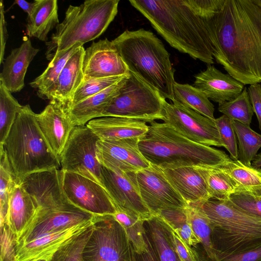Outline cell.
Here are the masks:
<instances>
[{"label": "cell", "instance_id": "1", "mask_svg": "<svg viewBox=\"0 0 261 261\" xmlns=\"http://www.w3.org/2000/svg\"><path fill=\"white\" fill-rule=\"evenodd\" d=\"M193 9L203 21L216 61L244 85L261 83L259 0H225L218 11Z\"/></svg>", "mask_w": 261, "mask_h": 261}, {"label": "cell", "instance_id": "2", "mask_svg": "<svg viewBox=\"0 0 261 261\" xmlns=\"http://www.w3.org/2000/svg\"><path fill=\"white\" fill-rule=\"evenodd\" d=\"M172 47L207 65L214 58L207 32L187 0H129Z\"/></svg>", "mask_w": 261, "mask_h": 261}, {"label": "cell", "instance_id": "3", "mask_svg": "<svg viewBox=\"0 0 261 261\" xmlns=\"http://www.w3.org/2000/svg\"><path fill=\"white\" fill-rule=\"evenodd\" d=\"M138 147L151 165L162 169L215 167L230 159L223 150L193 142L165 123H150Z\"/></svg>", "mask_w": 261, "mask_h": 261}, {"label": "cell", "instance_id": "4", "mask_svg": "<svg viewBox=\"0 0 261 261\" xmlns=\"http://www.w3.org/2000/svg\"><path fill=\"white\" fill-rule=\"evenodd\" d=\"M129 71L157 90L164 98L174 100L175 70L163 43L152 32L125 30L112 40Z\"/></svg>", "mask_w": 261, "mask_h": 261}, {"label": "cell", "instance_id": "5", "mask_svg": "<svg viewBox=\"0 0 261 261\" xmlns=\"http://www.w3.org/2000/svg\"><path fill=\"white\" fill-rule=\"evenodd\" d=\"M190 204L198 207L210 219L219 260L261 247L260 217L242 210L229 200L210 199Z\"/></svg>", "mask_w": 261, "mask_h": 261}, {"label": "cell", "instance_id": "6", "mask_svg": "<svg viewBox=\"0 0 261 261\" xmlns=\"http://www.w3.org/2000/svg\"><path fill=\"white\" fill-rule=\"evenodd\" d=\"M3 147L17 181L34 173L61 169L29 105L22 106Z\"/></svg>", "mask_w": 261, "mask_h": 261}, {"label": "cell", "instance_id": "7", "mask_svg": "<svg viewBox=\"0 0 261 261\" xmlns=\"http://www.w3.org/2000/svg\"><path fill=\"white\" fill-rule=\"evenodd\" d=\"M119 3V0H87L79 6L69 5L63 21L45 43L46 59L50 61L54 56L99 37L116 16Z\"/></svg>", "mask_w": 261, "mask_h": 261}, {"label": "cell", "instance_id": "8", "mask_svg": "<svg viewBox=\"0 0 261 261\" xmlns=\"http://www.w3.org/2000/svg\"><path fill=\"white\" fill-rule=\"evenodd\" d=\"M164 99L157 90L129 71L119 93L105 108L101 117H123L149 123L163 120Z\"/></svg>", "mask_w": 261, "mask_h": 261}, {"label": "cell", "instance_id": "9", "mask_svg": "<svg viewBox=\"0 0 261 261\" xmlns=\"http://www.w3.org/2000/svg\"><path fill=\"white\" fill-rule=\"evenodd\" d=\"M83 258L84 261H135V252L113 215H95Z\"/></svg>", "mask_w": 261, "mask_h": 261}, {"label": "cell", "instance_id": "10", "mask_svg": "<svg viewBox=\"0 0 261 261\" xmlns=\"http://www.w3.org/2000/svg\"><path fill=\"white\" fill-rule=\"evenodd\" d=\"M99 140L87 125L75 126L59 158L61 169L80 174L103 187L102 165L96 152Z\"/></svg>", "mask_w": 261, "mask_h": 261}, {"label": "cell", "instance_id": "11", "mask_svg": "<svg viewBox=\"0 0 261 261\" xmlns=\"http://www.w3.org/2000/svg\"><path fill=\"white\" fill-rule=\"evenodd\" d=\"M163 100L164 123L189 140L208 146L223 147L215 120L203 116L176 100Z\"/></svg>", "mask_w": 261, "mask_h": 261}, {"label": "cell", "instance_id": "12", "mask_svg": "<svg viewBox=\"0 0 261 261\" xmlns=\"http://www.w3.org/2000/svg\"><path fill=\"white\" fill-rule=\"evenodd\" d=\"M94 216L71 202L54 207H37L34 216L20 234L17 248L38 238L90 221Z\"/></svg>", "mask_w": 261, "mask_h": 261}, {"label": "cell", "instance_id": "13", "mask_svg": "<svg viewBox=\"0 0 261 261\" xmlns=\"http://www.w3.org/2000/svg\"><path fill=\"white\" fill-rule=\"evenodd\" d=\"M136 176L141 197L153 216L164 210L185 209L188 205L162 169L150 164L137 172Z\"/></svg>", "mask_w": 261, "mask_h": 261}, {"label": "cell", "instance_id": "14", "mask_svg": "<svg viewBox=\"0 0 261 261\" xmlns=\"http://www.w3.org/2000/svg\"><path fill=\"white\" fill-rule=\"evenodd\" d=\"M63 186L68 200L81 210L94 215H113L116 213L110 196L98 183L80 174L64 171Z\"/></svg>", "mask_w": 261, "mask_h": 261}, {"label": "cell", "instance_id": "15", "mask_svg": "<svg viewBox=\"0 0 261 261\" xmlns=\"http://www.w3.org/2000/svg\"><path fill=\"white\" fill-rule=\"evenodd\" d=\"M101 175L103 187L116 210L132 212L145 222L153 216L141 197L136 172L116 173L102 166Z\"/></svg>", "mask_w": 261, "mask_h": 261}, {"label": "cell", "instance_id": "16", "mask_svg": "<svg viewBox=\"0 0 261 261\" xmlns=\"http://www.w3.org/2000/svg\"><path fill=\"white\" fill-rule=\"evenodd\" d=\"M140 139L115 141L99 139L96 151L98 161L102 166L116 173L137 172L148 167L150 163L138 147Z\"/></svg>", "mask_w": 261, "mask_h": 261}, {"label": "cell", "instance_id": "17", "mask_svg": "<svg viewBox=\"0 0 261 261\" xmlns=\"http://www.w3.org/2000/svg\"><path fill=\"white\" fill-rule=\"evenodd\" d=\"M83 71L85 80L129 74L113 43L107 38L93 42L85 49Z\"/></svg>", "mask_w": 261, "mask_h": 261}, {"label": "cell", "instance_id": "18", "mask_svg": "<svg viewBox=\"0 0 261 261\" xmlns=\"http://www.w3.org/2000/svg\"><path fill=\"white\" fill-rule=\"evenodd\" d=\"M38 126L53 152L59 159L75 126L66 109L50 101L40 113L36 114Z\"/></svg>", "mask_w": 261, "mask_h": 261}, {"label": "cell", "instance_id": "19", "mask_svg": "<svg viewBox=\"0 0 261 261\" xmlns=\"http://www.w3.org/2000/svg\"><path fill=\"white\" fill-rule=\"evenodd\" d=\"M92 223L93 219L26 243L17 248L15 261L48 260L61 246Z\"/></svg>", "mask_w": 261, "mask_h": 261}, {"label": "cell", "instance_id": "20", "mask_svg": "<svg viewBox=\"0 0 261 261\" xmlns=\"http://www.w3.org/2000/svg\"><path fill=\"white\" fill-rule=\"evenodd\" d=\"M193 86L203 91L218 104L231 101L240 95L244 85L229 74L224 73L214 66L208 64L206 69L195 76Z\"/></svg>", "mask_w": 261, "mask_h": 261}, {"label": "cell", "instance_id": "21", "mask_svg": "<svg viewBox=\"0 0 261 261\" xmlns=\"http://www.w3.org/2000/svg\"><path fill=\"white\" fill-rule=\"evenodd\" d=\"M39 51L27 39L20 46L11 50L3 62L0 82L11 93L20 91L24 86V78L30 64Z\"/></svg>", "mask_w": 261, "mask_h": 261}, {"label": "cell", "instance_id": "22", "mask_svg": "<svg viewBox=\"0 0 261 261\" xmlns=\"http://www.w3.org/2000/svg\"><path fill=\"white\" fill-rule=\"evenodd\" d=\"M85 49L79 46L65 64L59 77L48 93L46 99L56 102L66 109L84 80L83 60Z\"/></svg>", "mask_w": 261, "mask_h": 261}, {"label": "cell", "instance_id": "23", "mask_svg": "<svg viewBox=\"0 0 261 261\" xmlns=\"http://www.w3.org/2000/svg\"><path fill=\"white\" fill-rule=\"evenodd\" d=\"M162 170L168 180L188 204L203 202L211 199L205 180L197 167Z\"/></svg>", "mask_w": 261, "mask_h": 261}, {"label": "cell", "instance_id": "24", "mask_svg": "<svg viewBox=\"0 0 261 261\" xmlns=\"http://www.w3.org/2000/svg\"><path fill=\"white\" fill-rule=\"evenodd\" d=\"M86 125L101 140L141 138L148 130L146 122L118 117L97 118L90 121Z\"/></svg>", "mask_w": 261, "mask_h": 261}, {"label": "cell", "instance_id": "25", "mask_svg": "<svg viewBox=\"0 0 261 261\" xmlns=\"http://www.w3.org/2000/svg\"><path fill=\"white\" fill-rule=\"evenodd\" d=\"M129 75L100 92L66 108L73 125H85L90 121L101 117L105 108L119 93Z\"/></svg>", "mask_w": 261, "mask_h": 261}, {"label": "cell", "instance_id": "26", "mask_svg": "<svg viewBox=\"0 0 261 261\" xmlns=\"http://www.w3.org/2000/svg\"><path fill=\"white\" fill-rule=\"evenodd\" d=\"M37 208L32 197L19 182H17L10 196L4 223L17 236V239L34 216Z\"/></svg>", "mask_w": 261, "mask_h": 261}, {"label": "cell", "instance_id": "27", "mask_svg": "<svg viewBox=\"0 0 261 261\" xmlns=\"http://www.w3.org/2000/svg\"><path fill=\"white\" fill-rule=\"evenodd\" d=\"M33 9L28 15L27 34L47 42L48 33L60 23L57 0H35Z\"/></svg>", "mask_w": 261, "mask_h": 261}, {"label": "cell", "instance_id": "28", "mask_svg": "<svg viewBox=\"0 0 261 261\" xmlns=\"http://www.w3.org/2000/svg\"><path fill=\"white\" fill-rule=\"evenodd\" d=\"M193 231L203 247L207 259L219 261L213 240V227L210 219L197 206L188 204L185 209Z\"/></svg>", "mask_w": 261, "mask_h": 261}, {"label": "cell", "instance_id": "29", "mask_svg": "<svg viewBox=\"0 0 261 261\" xmlns=\"http://www.w3.org/2000/svg\"><path fill=\"white\" fill-rule=\"evenodd\" d=\"M146 222L160 261H180L168 224L158 215L153 216Z\"/></svg>", "mask_w": 261, "mask_h": 261}, {"label": "cell", "instance_id": "30", "mask_svg": "<svg viewBox=\"0 0 261 261\" xmlns=\"http://www.w3.org/2000/svg\"><path fill=\"white\" fill-rule=\"evenodd\" d=\"M173 93L175 100L205 117L215 120L214 105L200 89L188 84H182L175 82Z\"/></svg>", "mask_w": 261, "mask_h": 261}, {"label": "cell", "instance_id": "31", "mask_svg": "<svg viewBox=\"0 0 261 261\" xmlns=\"http://www.w3.org/2000/svg\"><path fill=\"white\" fill-rule=\"evenodd\" d=\"M197 168L205 180L211 199L227 200L236 192L237 186L218 166Z\"/></svg>", "mask_w": 261, "mask_h": 261}, {"label": "cell", "instance_id": "32", "mask_svg": "<svg viewBox=\"0 0 261 261\" xmlns=\"http://www.w3.org/2000/svg\"><path fill=\"white\" fill-rule=\"evenodd\" d=\"M113 216L124 229L135 253L146 252L148 244L144 227L145 221L132 212L119 209L116 210Z\"/></svg>", "mask_w": 261, "mask_h": 261}, {"label": "cell", "instance_id": "33", "mask_svg": "<svg viewBox=\"0 0 261 261\" xmlns=\"http://www.w3.org/2000/svg\"><path fill=\"white\" fill-rule=\"evenodd\" d=\"M79 47H73L59 56H54L46 69L30 83L31 87L37 90V93L40 98L46 99L67 61Z\"/></svg>", "mask_w": 261, "mask_h": 261}, {"label": "cell", "instance_id": "34", "mask_svg": "<svg viewBox=\"0 0 261 261\" xmlns=\"http://www.w3.org/2000/svg\"><path fill=\"white\" fill-rule=\"evenodd\" d=\"M238 145V160L251 166L261 147V135L251 128L250 125L232 120Z\"/></svg>", "mask_w": 261, "mask_h": 261}, {"label": "cell", "instance_id": "35", "mask_svg": "<svg viewBox=\"0 0 261 261\" xmlns=\"http://www.w3.org/2000/svg\"><path fill=\"white\" fill-rule=\"evenodd\" d=\"M236 184L238 187L261 185V168L247 166L239 160L230 158L218 166Z\"/></svg>", "mask_w": 261, "mask_h": 261}, {"label": "cell", "instance_id": "36", "mask_svg": "<svg viewBox=\"0 0 261 261\" xmlns=\"http://www.w3.org/2000/svg\"><path fill=\"white\" fill-rule=\"evenodd\" d=\"M22 106L0 82V147L3 146Z\"/></svg>", "mask_w": 261, "mask_h": 261}, {"label": "cell", "instance_id": "37", "mask_svg": "<svg viewBox=\"0 0 261 261\" xmlns=\"http://www.w3.org/2000/svg\"><path fill=\"white\" fill-rule=\"evenodd\" d=\"M157 215L189 246L195 247L200 243L188 221L185 209L164 210Z\"/></svg>", "mask_w": 261, "mask_h": 261}, {"label": "cell", "instance_id": "38", "mask_svg": "<svg viewBox=\"0 0 261 261\" xmlns=\"http://www.w3.org/2000/svg\"><path fill=\"white\" fill-rule=\"evenodd\" d=\"M218 110L232 120L250 125L254 111L246 87L234 99L219 104Z\"/></svg>", "mask_w": 261, "mask_h": 261}, {"label": "cell", "instance_id": "39", "mask_svg": "<svg viewBox=\"0 0 261 261\" xmlns=\"http://www.w3.org/2000/svg\"><path fill=\"white\" fill-rule=\"evenodd\" d=\"M0 217L2 224L5 222L10 196L17 181L4 147L0 148Z\"/></svg>", "mask_w": 261, "mask_h": 261}, {"label": "cell", "instance_id": "40", "mask_svg": "<svg viewBox=\"0 0 261 261\" xmlns=\"http://www.w3.org/2000/svg\"><path fill=\"white\" fill-rule=\"evenodd\" d=\"M92 224L61 246L48 261H84L83 250L91 233Z\"/></svg>", "mask_w": 261, "mask_h": 261}, {"label": "cell", "instance_id": "41", "mask_svg": "<svg viewBox=\"0 0 261 261\" xmlns=\"http://www.w3.org/2000/svg\"><path fill=\"white\" fill-rule=\"evenodd\" d=\"M129 75V74L117 76L84 79L74 92L70 103L67 108L100 92Z\"/></svg>", "mask_w": 261, "mask_h": 261}, {"label": "cell", "instance_id": "42", "mask_svg": "<svg viewBox=\"0 0 261 261\" xmlns=\"http://www.w3.org/2000/svg\"><path fill=\"white\" fill-rule=\"evenodd\" d=\"M215 121L218 129L223 147L229 152L231 159L238 160L237 136L233 127L232 120L223 115L215 119Z\"/></svg>", "mask_w": 261, "mask_h": 261}, {"label": "cell", "instance_id": "43", "mask_svg": "<svg viewBox=\"0 0 261 261\" xmlns=\"http://www.w3.org/2000/svg\"><path fill=\"white\" fill-rule=\"evenodd\" d=\"M17 237L5 223L1 224V261H15Z\"/></svg>", "mask_w": 261, "mask_h": 261}, {"label": "cell", "instance_id": "44", "mask_svg": "<svg viewBox=\"0 0 261 261\" xmlns=\"http://www.w3.org/2000/svg\"><path fill=\"white\" fill-rule=\"evenodd\" d=\"M238 207L261 217V200L245 192H236L228 199Z\"/></svg>", "mask_w": 261, "mask_h": 261}, {"label": "cell", "instance_id": "45", "mask_svg": "<svg viewBox=\"0 0 261 261\" xmlns=\"http://www.w3.org/2000/svg\"><path fill=\"white\" fill-rule=\"evenodd\" d=\"M170 229L175 249L180 261H198L194 251Z\"/></svg>", "mask_w": 261, "mask_h": 261}, {"label": "cell", "instance_id": "46", "mask_svg": "<svg viewBox=\"0 0 261 261\" xmlns=\"http://www.w3.org/2000/svg\"><path fill=\"white\" fill-rule=\"evenodd\" d=\"M247 91L254 113L258 121L259 128L261 131V85L259 84L250 85Z\"/></svg>", "mask_w": 261, "mask_h": 261}, {"label": "cell", "instance_id": "47", "mask_svg": "<svg viewBox=\"0 0 261 261\" xmlns=\"http://www.w3.org/2000/svg\"><path fill=\"white\" fill-rule=\"evenodd\" d=\"M219 261H261V247L244 253L225 256Z\"/></svg>", "mask_w": 261, "mask_h": 261}, {"label": "cell", "instance_id": "48", "mask_svg": "<svg viewBox=\"0 0 261 261\" xmlns=\"http://www.w3.org/2000/svg\"><path fill=\"white\" fill-rule=\"evenodd\" d=\"M1 9V56L0 63L4 61V56L7 39L8 38V32L6 28V22L5 17L4 5L3 1L0 3Z\"/></svg>", "mask_w": 261, "mask_h": 261}, {"label": "cell", "instance_id": "49", "mask_svg": "<svg viewBox=\"0 0 261 261\" xmlns=\"http://www.w3.org/2000/svg\"><path fill=\"white\" fill-rule=\"evenodd\" d=\"M148 249L146 252L142 254L135 253V261H160L155 248L150 242L147 236Z\"/></svg>", "mask_w": 261, "mask_h": 261}, {"label": "cell", "instance_id": "50", "mask_svg": "<svg viewBox=\"0 0 261 261\" xmlns=\"http://www.w3.org/2000/svg\"><path fill=\"white\" fill-rule=\"evenodd\" d=\"M245 192L261 200V185L251 187H238L236 192Z\"/></svg>", "mask_w": 261, "mask_h": 261}, {"label": "cell", "instance_id": "51", "mask_svg": "<svg viewBox=\"0 0 261 261\" xmlns=\"http://www.w3.org/2000/svg\"><path fill=\"white\" fill-rule=\"evenodd\" d=\"M15 3L25 12L27 13L28 15L31 13L35 5L34 2L33 3H29L24 0H16L15 1Z\"/></svg>", "mask_w": 261, "mask_h": 261}, {"label": "cell", "instance_id": "52", "mask_svg": "<svg viewBox=\"0 0 261 261\" xmlns=\"http://www.w3.org/2000/svg\"><path fill=\"white\" fill-rule=\"evenodd\" d=\"M251 165L261 168V153L257 154L254 159L252 161Z\"/></svg>", "mask_w": 261, "mask_h": 261}, {"label": "cell", "instance_id": "53", "mask_svg": "<svg viewBox=\"0 0 261 261\" xmlns=\"http://www.w3.org/2000/svg\"><path fill=\"white\" fill-rule=\"evenodd\" d=\"M39 261H48L47 260H39Z\"/></svg>", "mask_w": 261, "mask_h": 261}, {"label": "cell", "instance_id": "54", "mask_svg": "<svg viewBox=\"0 0 261 261\" xmlns=\"http://www.w3.org/2000/svg\"><path fill=\"white\" fill-rule=\"evenodd\" d=\"M260 2L261 3V0H259Z\"/></svg>", "mask_w": 261, "mask_h": 261}]
</instances>
